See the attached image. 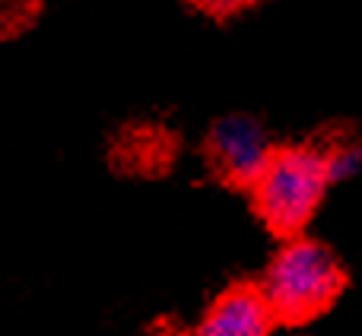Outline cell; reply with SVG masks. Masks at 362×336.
I'll return each instance as SVG.
<instances>
[{
  "mask_svg": "<svg viewBox=\"0 0 362 336\" xmlns=\"http://www.w3.org/2000/svg\"><path fill=\"white\" fill-rule=\"evenodd\" d=\"M251 4H257V0H197V6L204 13H210V16H235V13L248 10Z\"/></svg>",
  "mask_w": 362,
  "mask_h": 336,
  "instance_id": "cell-6",
  "label": "cell"
},
{
  "mask_svg": "<svg viewBox=\"0 0 362 336\" xmlns=\"http://www.w3.org/2000/svg\"><path fill=\"white\" fill-rule=\"evenodd\" d=\"M344 286L346 276L334 251L302 235L286 238L261 282L276 320L286 327H299L321 318L340 299Z\"/></svg>",
  "mask_w": 362,
  "mask_h": 336,
  "instance_id": "cell-2",
  "label": "cell"
},
{
  "mask_svg": "<svg viewBox=\"0 0 362 336\" xmlns=\"http://www.w3.org/2000/svg\"><path fill=\"white\" fill-rule=\"evenodd\" d=\"M276 324L280 320L264 289L242 282L213 299L191 336H274Z\"/></svg>",
  "mask_w": 362,
  "mask_h": 336,
  "instance_id": "cell-4",
  "label": "cell"
},
{
  "mask_svg": "<svg viewBox=\"0 0 362 336\" xmlns=\"http://www.w3.org/2000/svg\"><path fill=\"white\" fill-rule=\"evenodd\" d=\"M327 152V172H331V181H350L362 172V143L356 140H334V143H325Z\"/></svg>",
  "mask_w": 362,
  "mask_h": 336,
  "instance_id": "cell-5",
  "label": "cell"
},
{
  "mask_svg": "<svg viewBox=\"0 0 362 336\" xmlns=\"http://www.w3.org/2000/svg\"><path fill=\"white\" fill-rule=\"evenodd\" d=\"M276 146L270 143L267 131L248 114H229L216 121L206 137V159L213 172L235 187H251L264 172Z\"/></svg>",
  "mask_w": 362,
  "mask_h": 336,
  "instance_id": "cell-3",
  "label": "cell"
},
{
  "mask_svg": "<svg viewBox=\"0 0 362 336\" xmlns=\"http://www.w3.org/2000/svg\"><path fill=\"white\" fill-rule=\"evenodd\" d=\"M331 184L325 146L302 143L274 150L248 191L264 225L283 238H293L315 219Z\"/></svg>",
  "mask_w": 362,
  "mask_h": 336,
  "instance_id": "cell-1",
  "label": "cell"
}]
</instances>
